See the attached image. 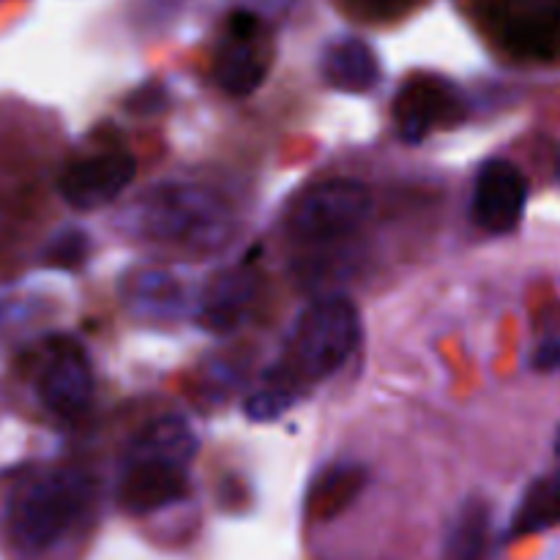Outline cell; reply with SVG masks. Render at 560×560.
<instances>
[{
    "mask_svg": "<svg viewBox=\"0 0 560 560\" xmlns=\"http://www.w3.org/2000/svg\"><path fill=\"white\" fill-rule=\"evenodd\" d=\"M197 438L184 419H156L126 448L118 474V506L142 517L189 495Z\"/></svg>",
    "mask_w": 560,
    "mask_h": 560,
    "instance_id": "obj_1",
    "label": "cell"
},
{
    "mask_svg": "<svg viewBox=\"0 0 560 560\" xmlns=\"http://www.w3.org/2000/svg\"><path fill=\"white\" fill-rule=\"evenodd\" d=\"M91 501V479L74 468H42L14 481L3 503V528L22 556L58 545Z\"/></svg>",
    "mask_w": 560,
    "mask_h": 560,
    "instance_id": "obj_2",
    "label": "cell"
},
{
    "mask_svg": "<svg viewBox=\"0 0 560 560\" xmlns=\"http://www.w3.org/2000/svg\"><path fill=\"white\" fill-rule=\"evenodd\" d=\"M131 230L148 241L189 252H217L230 241L235 217L224 200L189 184H162L129 211Z\"/></svg>",
    "mask_w": 560,
    "mask_h": 560,
    "instance_id": "obj_3",
    "label": "cell"
},
{
    "mask_svg": "<svg viewBox=\"0 0 560 560\" xmlns=\"http://www.w3.org/2000/svg\"><path fill=\"white\" fill-rule=\"evenodd\" d=\"M361 339V317L353 301L328 295L301 312L279 364L268 366L304 392L312 383L331 377L353 355Z\"/></svg>",
    "mask_w": 560,
    "mask_h": 560,
    "instance_id": "obj_4",
    "label": "cell"
},
{
    "mask_svg": "<svg viewBox=\"0 0 560 560\" xmlns=\"http://www.w3.org/2000/svg\"><path fill=\"white\" fill-rule=\"evenodd\" d=\"M370 211L372 197L364 184L350 178L323 180L299 197L288 217V233L295 244L334 246L359 233Z\"/></svg>",
    "mask_w": 560,
    "mask_h": 560,
    "instance_id": "obj_5",
    "label": "cell"
},
{
    "mask_svg": "<svg viewBox=\"0 0 560 560\" xmlns=\"http://www.w3.org/2000/svg\"><path fill=\"white\" fill-rule=\"evenodd\" d=\"M271 66V47L260 16L238 9L224 22V33L219 38L213 77L219 88L230 96H249L262 85Z\"/></svg>",
    "mask_w": 560,
    "mask_h": 560,
    "instance_id": "obj_6",
    "label": "cell"
},
{
    "mask_svg": "<svg viewBox=\"0 0 560 560\" xmlns=\"http://www.w3.org/2000/svg\"><path fill=\"white\" fill-rule=\"evenodd\" d=\"M44 410L60 421L80 419L93 399V370L82 348L71 339H52L36 375Z\"/></svg>",
    "mask_w": 560,
    "mask_h": 560,
    "instance_id": "obj_7",
    "label": "cell"
},
{
    "mask_svg": "<svg viewBox=\"0 0 560 560\" xmlns=\"http://www.w3.org/2000/svg\"><path fill=\"white\" fill-rule=\"evenodd\" d=\"M465 118V102L457 88L438 74L405 80L394 98V124L405 142H421L435 129H448Z\"/></svg>",
    "mask_w": 560,
    "mask_h": 560,
    "instance_id": "obj_8",
    "label": "cell"
},
{
    "mask_svg": "<svg viewBox=\"0 0 560 560\" xmlns=\"http://www.w3.org/2000/svg\"><path fill=\"white\" fill-rule=\"evenodd\" d=\"M135 156L124 148H104L74 159L60 175V195L77 211H93L113 202L135 178Z\"/></svg>",
    "mask_w": 560,
    "mask_h": 560,
    "instance_id": "obj_9",
    "label": "cell"
},
{
    "mask_svg": "<svg viewBox=\"0 0 560 560\" xmlns=\"http://www.w3.org/2000/svg\"><path fill=\"white\" fill-rule=\"evenodd\" d=\"M528 206V180L517 164L490 159L481 164L474 189V219L487 233H512Z\"/></svg>",
    "mask_w": 560,
    "mask_h": 560,
    "instance_id": "obj_10",
    "label": "cell"
},
{
    "mask_svg": "<svg viewBox=\"0 0 560 560\" xmlns=\"http://www.w3.org/2000/svg\"><path fill=\"white\" fill-rule=\"evenodd\" d=\"M498 27L520 52H550L560 44V0H501Z\"/></svg>",
    "mask_w": 560,
    "mask_h": 560,
    "instance_id": "obj_11",
    "label": "cell"
},
{
    "mask_svg": "<svg viewBox=\"0 0 560 560\" xmlns=\"http://www.w3.org/2000/svg\"><path fill=\"white\" fill-rule=\"evenodd\" d=\"M257 293V279L249 268H224L208 282L200 299L197 320L211 334H230L249 315Z\"/></svg>",
    "mask_w": 560,
    "mask_h": 560,
    "instance_id": "obj_12",
    "label": "cell"
},
{
    "mask_svg": "<svg viewBox=\"0 0 560 560\" xmlns=\"http://www.w3.org/2000/svg\"><path fill=\"white\" fill-rule=\"evenodd\" d=\"M323 80L345 93H366L381 80L375 49L355 36L334 38L320 60Z\"/></svg>",
    "mask_w": 560,
    "mask_h": 560,
    "instance_id": "obj_13",
    "label": "cell"
},
{
    "mask_svg": "<svg viewBox=\"0 0 560 560\" xmlns=\"http://www.w3.org/2000/svg\"><path fill=\"white\" fill-rule=\"evenodd\" d=\"M366 487V468L359 463H334L312 481L306 492V514L312 520H334L353 506Z\"/></svg>",
    "mask_w": 560,
    "mask_h": 560,
    "instance_id": "obj_14",
    "label": "cell"
},
{
    "mask_svg": "<svg viewBox=\"0 0 560 560\" xmlns=\"http://www.w3.org/2000/svg\"><path fill=\"white\" fill-rule=\"evenodd\" d=\"M492 509L481 498H470L454 514L443 541V560H490Z\"/></svg>",
    "mask_w": 560,
    "mask_h": 560,
    "instance_id": "obj_15",
    "label": "cell"
},
{
    "mask_svg": "<svg viewBox=\"0 0 560 560\" xmlns=\"http://www.w3.org/2000/svg\"><path fill=\"white\" fill-rule=\"evenodd\" d=\"M126 306L137 317L148 320H173L184 310V290L170 273L140 271L126 282Z\"/></svg>",
    "mask_w": 560,
    "mask_h": 560,
    "instance_id": "obj_16",
    "label": "cell"
},
{
    "mask_svg": "<svg viewBox=\"0 0 560 560\" xmlns=\"http://www.w3.org/2000/svg\"><path fill=\"white\" fill-rule=\"evenodd\" d=\"M560 525V468L541 476L523 495L512 523V536L539 534Z\"/></svg>",
    "mask_w": 560,
    "mask_h": 560,
    "instance_id": "obj_17",
    "label": "cell"
},
{
    "mask_svg": "<svg viewBox=\"0 0 560 560\" xmlns=\"http://www.w3.org/2000/svg\"><path fill=\"white\" fill-rule=\"evenodd\" d=\"M299 388L290 386V383L284 381V377H279L273 370H268L260 388L246 399V416H249L252 421H273L282 413H288V410L299 402Z\"/></svg>",
    "mask_w": 560,
    "mask_h": 560,
    "instance_id": "obj_18",
    "label": "cell"
},
{
    "mask_svg": "<svg viewBox=\"0 0 560 560\" xmlns=\"http://www.w3.org/2000/svg\"><path fill=\"white\" fill-rule=\"evenodd\" d=\"M88 252H91V238L82 230H60L44 249V266L74 271L88 260Z\"/></svg>",
    "mask_w": 560,
    "mask_h": 560,
    "instance_id": "obj_19",
    "label": "cell"
},
{
    "mask_svg": "<svg viewBox=\"0 0 560 560\" xmlns=\"http://www.w3.org/2000/svg\"><path fill=\"white\" fill-rule=\"evenodd\" d=\"M129 109L131 113H140V115H153V113H159V109H164L162 88L145 85V88H140L137 93H131Z\"/></svg>",
    "mask_w": 560,
    "mask_h": 560,
    "instance_id": "obj_20",
    "label": "cell"
},
{
    "mask_svg": "<svg viewBox=\"0 0 560 560\" xmlns=\"http://www.w3.org/2000/svg\"><path fill=\"white\" fill-rule=\"evenodd\" d=\"M536 372H547V375H556L560 372V339H547L536 348L534 359H530Z\"/></svg>",
    "mask_w": 560,
    "mask_h": 560,
    "instance_id": "obj_21",
    "label": "cell"
},
{
    "mask_svg": "<svg viewBox=\"0 0 560 560\" xmlns=\"http://www.w3.org/2000/svg\"><path fill=\"white\" fill-rule=\"evenodd\" d=\"M366 3H370L372 9H392V5L405 3V0H366Z\"/></svg>",
    "mask_w": 560,
    "mask_h": 560,
    "instance_id": "obj_22",
    "label": "cell"
},
{
    "mask_svg": "<svg viewBox=\"0 0 560 560\" xmlns=\"http://www.w3.org/2000/svg\"><path fill=\"white\" fill-rule=\"evenodd\" d=\"M556 454L560 457V430H558V435H556Z\"/></svg>",
    "mask_w": 560,
    "mask_h": 560,
    "instance_id": "obj_23",
    "label": "cell"
},
{
    "mask_svg": "<svg viewBox=\"0 0 560 560\" xmlns=\"http://www.w3.org/2000/svg\"><path fill=\"white\" fill-rule=\"evenodd\" d=\"M556 178H558V184H560V153H558V164H556Z\"/></svg>",
    "mask_w": 560,
    "mask_h": 560,
    "instance_id": "obj_24",
    "label": "cell"
},
{
    "mask_svg": "<svg viewBox=\"0 0 560 560\" xmlns=\"http://www.w3.org/2000/svg\"><path fill=\"white\" fill-rule=\"evenodd\" d=\"M0 222H3V208H0Z\"/></svg>",
    "mask_w": 560,
    "mask_h": 560,
    "instance_id": "obj_25",
    "label": "cell"
}]
</instances>
